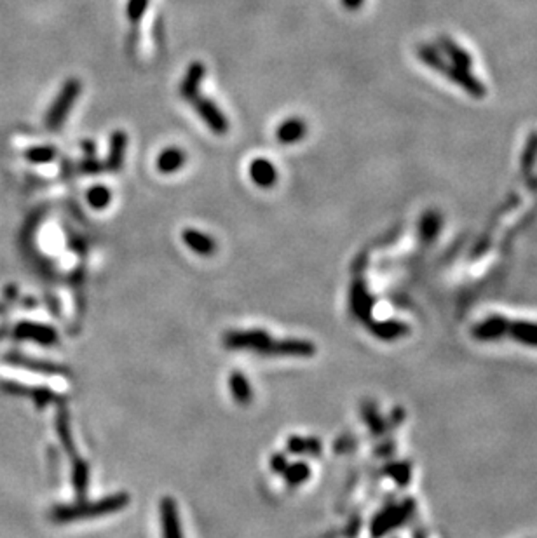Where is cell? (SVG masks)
Instances as JSON below:
<instances>
[{
	"label": "cell",
	"mask_w": 537,
	"mask_h": 538,
	"mask_svg": "<svg viewBox=\"0 0 537 538\" xmlns=\"http://www.w3.org/2000/svg\"><path fill=\"white\" fill-rule=\"evenodd\" d=\"M182 239L194 253L202 255V257H208L216 251V242L213 237L206 235L204 232L195 230V228H187L182 232Z\"/></svg>",
	"instance_id": "cell-13"
},
{
	"label": "cell",
	"mask_w": 537,
	"mask_h": 538,
	"mask_svg": "<svg viewBox=\"0 0 537 538\" xmlns=\"http://www.w3.org/2000/svg\"><path fill=\"white\" fill-rule=\"evenodd\" d=\"M417 56H419L427 66L439 71V74L445 75L450 82L463 88L464 91L471 98H475V100H483V98L487 96V88L483 86V82L480 81V78H476L468 69H461V66L452 65V63H446L445 59H443L441 52L434 46L420 44V46L417 47Z\"/></svg>",
	"instance_id": "cell-1"
},
{
	"label": "cell",
	"mask_w": 537,
	"mask_h": 538,
	"mask_svg": "<svg viewBox=\"0 0 537 538\" xmlns=\"http://www.w3.org/2000/svg\"><path fill=\"white\" fill-rule=\"evenodd\" d=\"M231 390H232V396H234V399L238 402H241V404L250 402L251 389L250 385H248L246 378H244L241 373H234L231 376Z\"/></svg>",
	"instance_id": "cell-20"
},
{
	"label": "cell",
	"mask_w": 537,
	"mask_h": 538,
	"mask_svg": "<svg viewBox=\"0 0 537 538\" xmlns=\"http://www.w3.org/2000/svg\"><path fill=\"white\" fill-rule=\"evenodd\" d=\"M127 148V134L124 131L117 129L110 134V143H108V156L105 168L108 171H119L124 164V156Z\"/></svg>",
	"instance_id": "cell-8"
},
{
	"label": "cell",
	"mask_w": 537,
	"mask_h": 538,
	"mask_svg": "<svg viewBox=\"0 0 537 538\" xmlns=\"http://www.w3.org/2000/svg\"><path fill=\"white\" fill-rule=\"evenodd\" d=\"M25 159L32 164H47L56 159V148L51 145H35L25 150Z\"/></svg>",
	"instance_id": "cell-18"
},
{
	"label": "cell",
	"mask_w": 537,
	"mask_h": 538,
	"mask_svg": "<svg viewBox=\"0 0 537 538\" xmlns=\"http://www.w3.org/2000/svg\"><path fill=\"white\" fill-rule=\"evenodd\" d=\"M0 310H2V307H0Z\"/></svg>",
	"instance_id": "cell-31"
},
{
	"label": "cell",
	"mask_w": 537,
	"mask_h": 538,
	"mask_svg": "<svg viewBox=\"0 0 537 538\" xmlns=\"http://www.w3.org/2000/svg\"><path fill=\"white\" fill-rule=\"evenodd\" d=\"M81 91L82 86L79 78H67V82L63 84V88L59 89L58 96L54 98V101H52L46 114V127L49 131L62 129L63 122L69 117L70 110H72Z\"/></svg>",
	"instance_id": "cell-3"
},
{
	"label": "cell",
	"mask_w": 537,
	"mask_h": 538,
	"mask_svg": "<svg viewBox=\"0 0 537 538\" xmlns=\"http://www.w3.org/2000/svg\"><path fill=\"white\" fill-rule=\"evenodd\" d=\"M537 159V131L531 133L527 145H525L524 153H521V175L531 190H537V180L534 178V165Z\"/></svg>",
	"instance_id": "cell-11"
},
{
	"label": "cell",
	"mask_w": 537,
	"mask_h": 538,
	"mask_svg": "<svg viewBox=\"0 0 537 538\" xmlns=\"http://www.w3.org/2000/svg\"><path fill=\"white\" fill-rule=\"evenodd\" d=\"M13 334L18 340H32L39 341L42 345H52L58 340L54 329L49 328V326L35 324V322H21V324L16 326Z\"/></svg>",
	"instance_id": "cell-6"
},
{
	"label": "cell",
	"mask_w": 537,
	"mask_h": 538,
	"mask_svg": "<svg viewBox=\"0 0 537 538\" xmlns=\"http://www.w3.org/2000/svg\"><path fill=\"white\" fill-rule=\"evenodd\" d=\"M509 322L502 317H490L485 322H482L480 326H476L473 329L478 340H497L499 337H502L504 333H508Z\"/></svg>",
	"instance_id": "cell-16"
},
{
	"label": "cell",
	"mask_w": 537,
	"mask_h": 538,
	"mask_svg": "<svg viewBox=\"0 0 537 538\" xmlns=\"http://www.w3.org/2000/svg\"><path fill=\"white\" fill-rule=\"evenodd\" d=\"M250 178L255 185L262 188H269L276 183L277 180V171L274 168L272 163L264 157H258V159L251 160L250 164Z\"/></svg>",
	"instance_id": "cell-9"
},
{
	"label": "cell",
	"mask_w": 537,
	"mask_h": 538,
	"mask_svg": "<svg viewBox=\"0 0 537 538\" xmlns=\"http://www.w3.org/2000/svg\"><path fill=\"white\" fill-rule=\"evenodd\" d=\"M194 105V110L197 112L199 117L204 120L206 126L216 134H225L229 131V119L224 112L216 107L215 101L208 100V98L197 96L194 101H190Z\"/></svg>",
	"instance_id": "cell-4"
},
{
	"label": "cell",
	"mask_w": 537,
	"mask_h": 538,
	"mask_svg": "<svg viewBox=\"0 0 537 538\" xmlns=\"http://www.w3.org/2000/svg\"><path fill=\"white\" fill-rule=\"evenodd\" d=\"M82 148H84L86 157H95V143H93V141H84V143H82Z\"/></svg>",
	"instance_id": "cell-29"
},
{
	"label": "cell",
	"mask_w": 537,
	"mask_h": 538,
	"mask_svg": "<svg viewBox=\"0 0 537 538\" xmlns=\"http://www.w3.org/2000/svg\"><path fill=\"white\" fill-rule=\"evenodd\" d=\"M224 341L229 349H248L262 353L269 345L270 337L264 331H248V333H229Z\"/></svg>",
	"instance_id": "cell-5"
},
{
	"label": "cell",
	"mask_w": 537,
	"mask_h": 538,
	"mask_svg": "<svg viewBox=\"0 0 537 538\" xmlns=\"http://www.w3.org/2000/svg\"><path fill=\"white\" fill-rule=\"evenodd\" d=\"M439 228H441V214H439L438 211H427V213L422 214L419 223V230L420 237H422L426 242L437 239Z\"/></svg>",
	"instance_id": "cell-17"
},
{
	"label": "cell",
	"mask_w": 537,
	"mask_h": 538,
	"mask_svg": "<svg viewBox=\"0 0 537 538\" xmlns=\"http://www.w3.org/2000/svg\"><path fill=\"white\" fill-rule=\"evenodd\" d=\"M375 334H379L381 338H386V340H391V338H398L401 337V334H405V326L396 324V322H388V324L377 326Z\"/></svg>",
	"instance_id": "cell-25"
},
{
	"label": "cell",
	"mask_w": 537,
	"mask_h": 538,
	"mask_svg": "<svg viewBox=\"0 0 537 538\" xmlns=\"http://www.w3.org/2000/svg\"><path fill=\"white\" fill-rule=\"evenodd\" d=\"M272 465H274V469H276V472H279V469L287 467V462H284V458L277 457L272 460Z\"/></svg>",
	"instance_id": "cell-30"
},
{
	"label": "cell",
	"mask_w": 537,
	"mask_h": 538,
	"mask_svg": "<svg viewBox=\"0 0 537 538\" xmlns=\"http://www.w3.org/2000/svg\"><path fill=\"white\" fill-rule=\"evenodd\" d=\"M508 333H512L516 340L524 341L527 345L537 347V324H527V322H518V324H509Z\"/></svg>",
	"instance_id": "cell-19"
},
{
	"label": "cell",
	"mask_w": 537,
	"mask_h": 538,
	"mask_svg": "<svg viewBox=\"0 0 537 538\" xmlns=\"http://www.w3.org/2000/svg\"><path fill=\"white\" fill-rule=\"evenodd\" d=\"M161 522H163V538H183L180 530L178 510L171 498H164L161 503Z\"/></svg>",
	"instance_id": "cell-14"
},
{
	"label": "cell",
	"mask_w": 537,
	"mask_h": 538,
	"mask_svg": "<svg viewBox=\"0 0 537 538\" xmlns=\"http://www.w3.org/2000/svg\"><path fill=\"white\" fill-rule=\"evenodd\" d=\"M206 69L201 62L190 63L187 69L185 77H183L182 84H180V96L187 101H194L199 96V89H201L202 81H204Z\"/></svg>",
	"instance_id": "cell-7"
},
{
	"label": "cell",
	"mask_w": 537,
	"mask_h": 538,
	"mask_svg": "<svg viewBox=\"0 0 537 538\" xmlns=\"http://www.w3.org/2000/svg\"><path fill=\"white\" fill-rule=\"evenodd\" d=\"M103 168L105 165L101 164L100 160H96L95 157H86L81 163V171L86 172V175H96V172H100Z\"/></svg>",
	"instance_id": "cell-27"
},
{
	"label": "cell",
	"mask_w": 537,
	"mask_h": 538,
	"mask_svg": "<svg viewBox=\"0 0 537 538\" xmlns=\"http://www.w3.org/2000/svg\"><path fill=\"white\" fill-rule=\"evenodd\" d=\"M438 46H439V49H441V52H445V54L449 56V59H450V63H452V65L461 66V69L471 70L473 58L469 56V52L466 51V49L461 47L459 44L456 42V40H452V37L439 35L438 37Z\"/></svg>",
	"instance_id": "cell-10"
},
{
	"label": "cell",
	"mask_w": 537,
	"mask_h": 538,
	"mask_svg": "<svg viewBox=\"0 0 537 538\" xmlns=\"http://www.w3.org/2000/svg\"><path fill=\"white\" fill-rule=\"evenodd\" d=\"M6 361H7V363L18 364V366L30 368V370H37V371H39V373H44V375H56V373H59V368L52 366V364L35 363V361H30V359H26V357H21V356H7Z\"/></svg>",
	"instance_id": "cell-21"
},
{
	"label": "cell",
	"mask_w": 537,
	"mask_h": 538,
	"mask_svg": "<svg viewBox=\"0 0 537 538\" xmlns=\"http://www.w3.org/2000/svg\"><path fill=\"white\" fill-rule=\"evenodd\" d=\"M307 133V126L304 122V119L300 117H290L277 126L276 129V138L279 143L284 145H293V143L300 141Z\"/></svg>",
	"instance_id": "cell-12"
},
{
	"label": "cell",
	"mask_w": 537,
	"mask_h": 538,
	"mask_svg": "<svg viewBox=\"0 0 537 538\" xmlns=\"http://www.w3.org/2000/svg\"><path fill=\"white\" fill-rule=\"evenodd\" d=\"M288 450L293 453H311L318 455L321 451V446L316 439H302V438H291L288 443Z\"/></svg>",
	"instance_id": "cell-23"
},
{
	"label": "cell",
	"mask_w": 537,
	"mask_h": 538,
	"mask_svg": "<svg viewBox=\"0 0 537 538\" xmlns=\"http://www.w3.org/2000/svg\"><path fill=\"white\" fill-rule=\"evenodd\" d=\"M309 477V469L304 464H296L293 467H288L287 470V479L290 484H300L302 481H306Z\"/></svg>",
	"instance_id": "cell-26"
},
{
	"label": "cell",
	"mask_w": 537,
	"mask_h": 538,
	"mask_svg": "<svg viewBox=\"0 0 537 538\" xmlns=\"http://www.w3.org/2000/svg\"><path fill=\"white\" fill-rule=\"evenodd\" d=\"M127 502H129V500H127L124 495L108 496V498L101 500V502H95V503H82V505H77V507H59V509L52 510L51 517L59 522L74 521V519H82V517H96V515L110 514L114 513V510L122 509Z\"/></svg>",
	"instance_id": "cell-2"
},
{
	"label": "cell",
	"mask_w": 537,
	"mask_h": 538,
	"mask_svg": "<svg viewBox=\"0 0 537 538\" xmlns=\"http://www.w3.org/2000/svg\"><path fill=\"white\" fill-rule=\"evenodd\" d=\"M342 4H344L345 9L349 11H358L359 7L365 4V0H342Z\"/></svg>",
	"instance_id": "cell-28"
},
{
	"label": "cell",
	"mask_w": 537,
	"mask_h": 538,
	"mask_svg": "<svg viewBox=\"0 0 537 538\" xmlns=\"http://www.w3.org/2000/svg\"><path fill=\"white\" fill-rule=\"evenodd\" d=\"M150 0H129L126 6V14L133 23L140 21L144 18L146 7H149Z\"/></svg>",
	"instance_id": "cell-24"
},
{
	"label": "cell",
	"mask_w": 537,
	"mask_h": 538,
	"mask_svg": "<svg viewBox=\"0 0 537 538\" xmlns=\"http://www.w3.org/2000/svg\"><path fill=\"white\" fill-rule=\"evenodd\" d=\"M112 201V194L107 187L95 185L88 190V202L91 208L105 209Z\"/></svg>",
	"instance_id": "cell-22"
},
{
	"label": "cell",
	"mask_w": 537,
	"mask_h": 538,
	"mask_svg": "<svg viewBox=\"0 0 537 538\" xmlns=\"http://www.w3.org/2000/svg\"><path fill=\"white\" fill-rule=\"evenodd\" d=\"M187 160V153L183 152L178 146H170V148H164L163 152L157 157V169L164 175H170V172L178 171L183 168Z\"/></svg>",
	"instance_id": "cell-15"
}]
</instances>
